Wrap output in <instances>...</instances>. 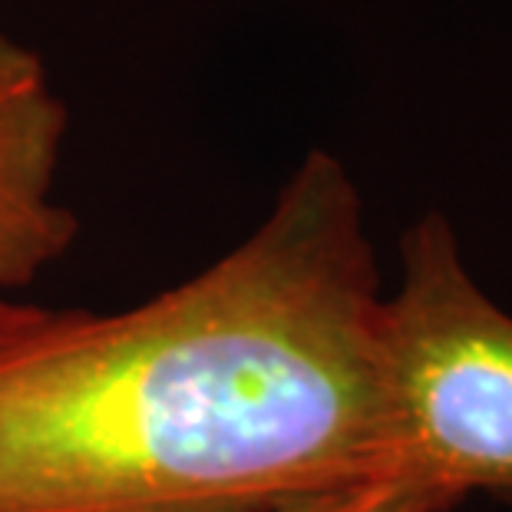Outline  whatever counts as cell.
<instances>
[{"label": "cell", "mask_w": 512, "mask_h": 512, "mask_svg": "<svg viewBox=\"0 0 512 512\" xmlns=\"http://www.w3.org/2000/svg\"><path fill=\"white\" fill-rule=\"evenodd\" d=\"M463 499H456L453 493L443 489L420 486V483H370L351 493L318 499V503H304L278 512H450L453 506H460Z\"/></svg>", "instance_id": "277c9868"}, {"label": "cell", "mask_w": 512, "mask_h": 512, "mask_svg": "<svg viewBox=\"0 0 512 512\" xmlns=\"http://www.w3.org/2000/svg\"><path fill=\"white\" fill-rule=\"evenodd\" d=\"M400 265L384 298L387 479L509 496L512 314L476 285L440 212L403 232Z\"/></svg>", "instance_id": "7a4b0ae2"}, {"label": "cell", "mask_w": 512, "mask_h": 512, "mask_svg": "<svg viewBox=\"0 0 512 512\" xmlns=\"http://www.w3.org/2000/svg\"><path fill=\"white\" fill-rule=\"evenodd\" d=\"M70 113L37 50L0 30V301L70 252L80 222L57 202Z\"/></svg>", "instance_id": "3957f363"}, {"label": "cell", "mask_w": 512, "mask_h": 512, "mask_svg": "<svg viewBox=\"0 0 512 512\" xmlns=\"http://www.w3.org/2000/svg\"><path fill=\"white\" fill-rule=\"evenodd\" d=\"M387 433L377 252L324 149L146 304L0 301V512H278L390 483Z\"/></svg>", "instance_id": "6da1fadb"}]
</instances>
